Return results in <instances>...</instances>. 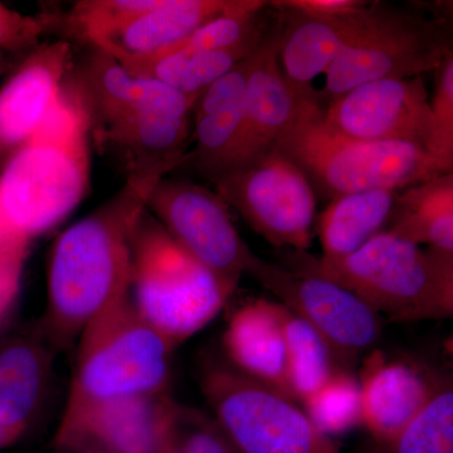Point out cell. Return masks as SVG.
<instances>
[{"mask_svg":"<svg viewBox=\"0 0 453 453\" xmlns=\"http://www.w3.org/2000/svg\"><path fill=\"white\" fill-rule=\"evenodd\" d=\"M175 168L130 173L109 201L59 235L50 252L41 332L50 348L73 344L97 315L130 294L134 232L154 187Z\"/></svg>","mask_w":453,"mask_h":453,"instance_id":"obj_1","label":"cell"},{"mask_svg":"<svg viewBox=\"0 0 453 453\" xmlns=\"http://www.w3.org/2000/svg\"><path fill=\"white\" fill-rule=\"evenodd\" d=\"M91 121L77 86L62 89L37 131L0 174V226L32 241L85 198L91 178Z\"/></svg>","mask_w":453,"mask_h":453,"instance_id":"obj_2","label":"cell"},{"mask_svg":"<svg viewBox=\"0 0 453 453\" xmlns=\"http://www.w3.org/2000/svg\"><path fill=\"white\" fill-rule=\"evenodd\" d=\"M280 259L282 266L338 283L395 323L453 315V252L423 250L388 231L348 257L280 250Z\"/></svg>","mask_w":453,"mask_h":453,"instance_id":"obj_3","label":"cell"},{"mask_svg":"<svg viewBox=\"0 0 453 453\" xmlns=\"http://www.w3.org/2000/svg\"><path fill=\"white\" fill-rule=\"evenodd\" d=\"M275 148L306 175L325 198L374 189H404L452 173L427 151L404 142H362L334 133L323 107L310 104L277 140Z\"/></svg>","mask_w":453,"mask_h":453,"instance_id":"obj_4","label":"cell"},{"mask_svg":"<svg viewBox=\"0 0 453 453\" xmlns=\"http://www.w3.org/2000/svg\"><path fill=\"white\" fill-rule=\"evenodd\" d=\"M64 414L124 396L164 395L175 347L146 323L130 294L83 329Z\"/></svg>","mask_w":453,"mask_h":453,"instance_id":"obj_5","label":"cell"},{"mask_svg":"<svg viewBox=\"0 0 453 453\" xmlns=\"http://www.w3.org/2000/svg\"><path fill=\"white\" fill-rule=\"evenodd\" d=\"M235 288L184 251L144 211L131 243L130 296L140 316L170 344L177 347L204 329Z\"/></svg>","mask_w":453,"mask_h":453,"instance_id":"obj_6","label":"cell"},{"mask_svg":"<svg viewBox=\"0 0 453 453\" xmlns=\"http://www.w3.org/2000/svg\"><path fill=\"white\" fill-rule=\"evenodd\" d=\"M395 5L380 2L377 17L365 35L345 50L325 73L318 91L325 106L350 89L378 80H403L436 71L452 52L449 7Z\"/></svg>","mask_w":453,"mask_h":453,"instance_id":"obj_7","label":"cell"},{"mask_svg":"<svg viewBox=\"0 0 453 453\" xmlns=\"http://www.w3.org/2000/svg\"><path fill=\"white\" fill-rule=\"evenodd\" d=\"M199 386L238 453H340L294 398L232 365L205 362Z\"/></svg>","mask_w":453,"mask_h":453,"instance_id":"obj_8","label":"cell"},{"mask_svg":"<svg viewBox=\"0 0 453 453\" xmlns=\"http://www.w3.org/2000/svg\"><path fill=\"white\" fill-rule=\"evenodd\" d=\"M211 181L226 205L234 207L275 249L308 252L316 193L303 170L275 146Z\"/></svg>","mask_w":453,"mask_h":453,"instance_id":"obj_9","label":"cell"},{"mask_svg":"<svg viewBox=\"0 0 453 453\" xmlns=\"http://www.w3.org/2000/svg\"><path fill=\"white\" fill-rule=\"evenodd\" d=\"M279 303L320 334L342 368L380 342L381 316L353 292L314 273L266 261L253 255L247 273Z\"/></svg>","mask_w":453,"mask_h":453,"instance_id":"obj_10","label":"cell"},{"mask_svg":"<svg viewBox=\"0 0 453 453\" xmlns=\"http://www.w3.org/2000/svg\"><path fill=\"white\" fill-rule=\"evenodd\" d=\"M146 211L184 251L237 288L255 253L241 238L216 190L164 177L149 196Z\"/></svg>","mask_w":453,"mask_h":453,"instance_id":"obj_11","label":"cell"},{"mask_svg":"<svg viewBox=\"0 0 453 453\" xmlns=\"http://www.w3.org/2000/svg\"><path fill=\"white\" fill-rule=\"evenodd\" d=\"M323 121L345 138L404 142L434 157V120L423 76L357 86L325 107Z\"/></svg>","mask_w":453,"mask_h":453,"instance_id":"obj_12","label":"cell"},{"mask_svg":"<svg viewBox=\"0 0 453 453\" xmlns=\"http://www.w3.org/2000/svg\"><path fill=\"white\" fill-rule=\"evenodd\" d=\"M177 408L166 393L110 399L62 414L53 443L76 453H159Z\"/></svg>","mask_w":453,"mask_h":453,"instance_id":"obj_13","label":"cell"},{"mask_svg":"<svg viewBox=\"0 0 453 453\" xmlns=\"http://www.w3.org/2000/svg\"><path fill=\"white\" fill-rule=\"evenodd\" d=\"M378 8L380 2H369L351 13L334 18L277 9L282 19L280 65L300 98L318 103V91L312 81L326 73L334 62L365 35L377 17Z\"/></svg>","mask_w":453,"mask_h":453,"instance_id":"obj_14","label":"cell"},{"mask_svg":"<svg viewBox=\"0 0 453 453\" xmlns=\"http://www.w3.org/2000/svg\"><path fill=\"white\" fill-rule=\"evenodd\" d=\"M281 27V14L279 13L250 77L240 133L219 174L267 153L306 106L318 104L300 98L283 76L279 62Z\"/></svg>","mask_w":453,"mask_h":453,"instance_id":"obj_15","label":"cell"},{"mask_svg":"<svg viewBox=\"0 0 453 453\" xmlns=\"http://www.w3.org/2000/svg\"><path fill=\"white\" fill-rule=\"evenodd\" d=\"M68 42L33 50L0 88V157H11L55 106L71 65Z\"/></svg>","mask_w":453,"mask_h":453,"instance_id":"obj_16","label":"cell"},{"mask_svg":"<svg viewBox=\"0 0 453 453\" xmlns=\"http://www.w3.org/2000/svg\"><path fill=\"white\" fill-rule=\"evenodd\" d=\"M91 129L140 111L192 116L198 96L181 94L165 83L127 73L113 57L94 49L76 83Z\"/></svg>","mask_w":453,"mask_h":453,"instance_id":"obj_17","label":"cell"},{"mask_svg":"<svg viewBox=\"0 0 453 453\" xmlns=\"http://www.w3.org/2000/svg\"><path fill=\"white\" fill-rule=\"evenodd\" d=\"M359 381L363 426L378 445H386L425 407L438 380L375 350L366 357Z\"/></svg>","mask_w":453,"mask_h":453,"instance_id":"obj_18","label":"cell"},{"mask_svg":"<svg viewBox=\"0 0 453 453\" xmlns=\"http://www.w3.org/2000/svg\"><path fill=\"white\" fill-rule=\"evenodd\" d=\"M271 28L261 46L252 55L211 83L196 100L193 111L196 149L192 153H188L187 164H193L210 180L225 166L240 133L246 110L250 77Z\"/></svg>","mask_w":453,"mask_h":453,"instance_id":"obj_19","label":"cell"},{"mask_svg":"<svg viewBox=\"0 0 453 453\" xmlns=\"http://www.w3.org/2000/svg\"><path fill=\"white\" fill-rule=\"evenodd\" d=\"M223 345L234 369L291 396L277 303L257 299L237 310L226 325Z\"/></svg>","mask_w":453,"mask_h":453,"instance_id":"obj_20","label":"cell"},{"mask_svg":"<svg viewBox=\"0 0 453 453\" xmlns=\"http://www.w3.org/2000/svg\"><path fill=\"white\" fill-rule=\"evenodd\" d=\"M232 0H159L157 7L121 31L95 44L115 57H153L165 53L199 27L225 12Z\"/></svg>","mask_w":453,"mask_h":453,"instance_id":"obj_21","label":"cell"},{"mask_svg":"<svg viewBox=\"0 0 453 453\" xmlns=\"http://www.w3.org/2000/svg\"><path fill=\"white\" fill-rule=\"evenodd\" d=\"M52 350L40 338H17L0 348V428L20 438L40 407Z\"/></svg>","mask_w":453,"mask_h":453,"instance_id":"obj_22","label":"cell"},{"mask_svg":"<svg viewBox=\"0 0 453 453\" xmlns=\"http://www.w3.org/2000/svg\"><path fill=\"white\" fill-rule=\"evenodd\" d=\"M273 22L249 40L223 50L202 52H175L159 57H119V62L131 74L140 79L165 83L189 96H198L211 83L225 76L261 46ZM112 57V56H111Z\"/></svg>","mask_w":453,"mask_h":453,"instance_id":"obj_23","label":"cell"},{"mask_svg":"<svg viewBox=\"0 0 453 453\" xmlns=\"http://www.w3.org/2000/svg\"><path fill=\"white\" fill-rule=\"evenodd\" d=\"M384 231L418 246L453 252V173L402 189Z\"/></svg>","mask_w":453,"mask_h":453,"instance_id":"obj_24","label":"cell"},{"mask_svg":"<svg viewBox=\"0 0 453 453\" xmlns=\"http://www.w3.org/2000/svg\"><path fill=\"white\" fill-rule=\"evenodd\" d=\"M401 190H366L333 199L319 219L321 257H348L383 232Z\"/></svg>","mask_w":453,"mask_h":453,"instance_id":"obj_25","label":"cell"},{"mask_svg":"<svg viewBox=\"0 0 453 453\" xmlns=\"http://www.w3.org/2000/svg\"><path fill=\"white\" fill-rule=\"evenodd\" d=\"M288 351V389L297 403L323 388L336 369L332 348L303 319L277 303Z\"/></svg>","mask_w":453,"mask_h":453,"instance_id":"obj_26","label":"cell"},{"mask_svg":"<svg viewBox=\"0 0 453 453\" xmlns=\"http://www.w3.org/2000/svg\"><path fill=\"white\" fill-rule=\"evenodd\" d=\"M381 453H453V389L451 380H438L425 407Z\"/></svg>","mask_w":453,"mask_h":453,"instance_id":"obj_27","label":"cell"},{"mask_svg":"<svg viewBox=\"0 0 453 453\" xmlns=\"http://www.w3.org/2000/svg\"><path fill=\"white\" fill-rule=\"evenodd\" d=\"M303 405L310 421L326 436H336L363 426L362 387L348 369H336L323 388Z\"/></svg>","mask_w":453,"mask_h":453,"instance_id":"obj_28","label":"cell"},{"mask_svg":"<svg viewBox=\"0 0 453 453\" xmlns=\"http://www.w3.org/2000/svg\"><path fill=\"white\" fill-rule=\"evenodd\" d=\"M159 0H82L65 18L68 35L92 47L157 7Z\"/></svg>","mask_w":453,"mask_h":453,"instance_id":"obj_29","label":"cell"},{"mask_svg":"<svg viewBox=\"0 0 453 453\" xmlns=\"http://www.w3.org/2000/svg\"><path fill=\"white\" fill-rule=\"evenodd\" d=\"M174 437L180 453H238L213 418L178 404Z\"/></svg>","mask_w":453,"mask_h":453,"instance_id":"obj_30","label":"cell"},{"mask_svg":"<svg viewBox=\"0 0 453 453\" xmlns=\"http://www.w3.org/2000/svg\"><path fill=\"white\" fill-rule=\"evenodd\" d=\"M434 73V91L429 98L434 130V154L453 169V52Z\"/></svg>","mask_w":453,"mask_h":453,"instance_id":"obj_31","label":"cell"},{"mask_svg":"<svg viewBox=\"0 0 453 453\" xmlns=\"http://www.w3.org/2000/svg\"><path fill=\"white\" fill-rule=\"evenodd\" d=\"M29 243L31 241L0 228V321L17 299Z\"/></svg>","mask_w":453,"mask_h":453,"instance_id":"obj_32","label":"cell"},{"mask_svg":"<svg viewBox=\"0 0 453 453\" xmlns=\"http://www.w3.org/2000/svg\"><path fill=\"white\" fill-rule=\"evenodd\" d=\"M46 26V20L23 16L0 4V49L17 50L35 46Z\"/></svg>","mask_w":453,"mask_h":453,"instance_id":"obj_33","label":"cell"},{"mask_svg":"<svg viewBox=\"0 0 453 453\" xmlns=\"http://www.w3.org/2000/svg\"><path fill=\"white\" fill-rule=\"evenodd\" d=\"M368 3L365 0H279L270 2V7L305 16L334 18L351 13Z\"/></svg>","mask_w":453,"mask_h":453,"instance_id":"obj_34","label":"cell"},{"mask_svg":"<svg viewBox=\"0 0 453 453\" xmlns=\"http://www.w3.org/2000/svg\"><path fill=\"white\" fill-rule=\"evenodd\" d=\"M159 453H180V451H179L177 441H175L174 437V427H173L168 436L164 440L163 445L160 447Z\"/></svg>","mask_w":453,"mask_h":453,"instance_id":"obj_35","label":"cell"},{"mask_svg":"<svg viewBox=\"0 0 453 453\" xmlns=\"http://www.w3.org/2000/svg\"><path fill=\"white\" fill-rule=\"evenodd\" d=\"M19 440L17 436H14L11 432L5 431V429L0 428V449H5V447L11 446L12 443L16 442Z\"/></svg>","mask_w":453,"mask_h":453,"instance_id":"obj_36","label":"cell"},{"mask_svg":"<svg viewBox=\"0 0 453 453\" xmlns=\"http://www.w3.org/2000/svg\"><path fill=\"white\" fill-rule=\"evenodd\" d=\"M88 453H97V452H88Z\"/></svg>","mask_w":453,"mask_h":453,"instance_id":"obj_37","label":"cell"}]
</instances>
